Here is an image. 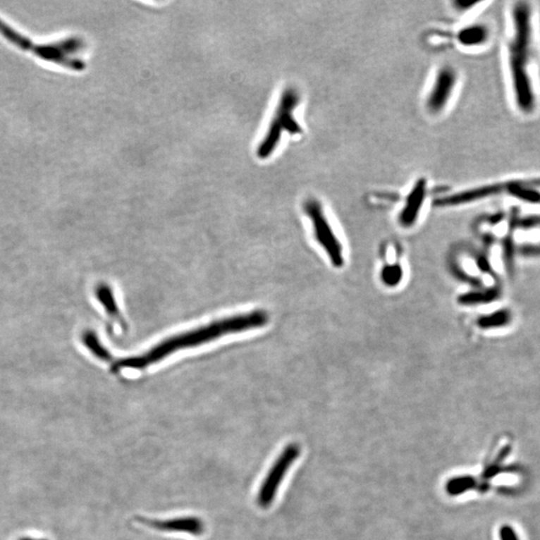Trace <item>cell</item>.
Returning a JSON list of instances; mask_svg holds the SVG:
<instances>
[{
  "label": "cell",
  "instance_id": "1",
  "mask_svg": "<svg viewBox=\"0 0 540 540\" xmlns=\"http://www.w3.org/2000/svg\"><path fill=\"white\" fill-rule=\"evenodd\" d=\"M511 30L508 43V68L516 109L524 116L537 107L534 66L536 59L534 11L529 2L518 1L511 8Z\"/></svg>",
  "mask_w": 540,
  "mask_h": 540
},
{
  "label": "cell",
  "instance_id": "2",
  "mask_svg": "<svg viewBox=\"0 0 540 540\" xmlns=\"http://www.w3.org/2000/svg\"><path fill=\"white\" fill-rule=\"evenodd\" d=\"M267 321H269V315L262 310L234 315L228 319L214 321L207 326L198 327L193 331L183 332L178 336L166 338V340L157 344L143 355L118 360L112 367L113 370L145 369L179 350L202 345L228 334L258 329L265 326Z\"/></svg>",
  "mask_w": 540,
  "mask_h": 540
},
{
  "label": "cell",
  "instance_id": "3",
  "mask_svg": "<svg viewBox=\"0 0 540 540\" xmlns=\"http://www.w3.org/2000/svg\"><path fill=\"white\" fill-rule=\"evenodd\" d=\"M0 35L18 49L31 52L42 61L59 64L74 71H82L85 62L78 57L85 44L80 37L63 38L59 42L37 43L0 18Z\"/></svg>",
  "mask_w": 540,
  "mask_h": 540
},
{
  "label": "cell",
  "instance_id": "4",
  "mask_svg": "<svg viewBox=\"0 0 540 540\" xmlns=\"http://www.w3.org/2000/svg\"><path fill=\"white\" fill-rule=\"evenodd\" d=\"M300 93L295 88L288 87L284 90L269 130L257 148V157L259 159H269L276 152L284 133L291 135L302 133V128L295 116V111L300 105Z\"/></svg>",
  "mask_w": 540,
  "mask_h": 540
},
{
  "label": "cell",
  "instance_id": "5",
  "mask_svg": "<svg viewBox=\"0 0 540 540\" xmlns=\"http://www.w3.org/2000/svg\"><path fill=\"white\" fill-rule=\"evenodd\" d=\"M305 214L312 222L313 234L317 243L329 255L333 266L341 267L344 264L343 245L327 219L321 202L315 198H308L303 205Z\"/></svg>",
  "mask_w": 540,
  "mask_h": 540
},
{
  "label": "cell",
  "instance_id": "6",
  "mask_svg": "<svg viewBox=\"0 0 540 540\" xmlns=\"http://www.w3.org/2000/svg\"><path fill=\"white\" fill-rule=\"evenodd\" d=\"M458 83V73L453 66L437 69L425 97V109L431 116H439L448 109Z\"/></svg>",
  "mask_w": 540,
  "mask_h": 540
},
{
  "label": "cell",
  "instance_id": "7",
  "mask_svg": "<svg viewBox=\"0 0 540 540\" xmlns=\"http://www.w3.org/2000/svg\"><path fill=\"white\" fill-rule=\"evenodd\" d=\"M300 453V448L297 444H289L286 446L272 465L269 474L265 477L264 484L260 486L257 496V503L260 508H267L274 503V498L278 491L279 485L281 484L288 470Z\"/></svg>",
  "mask_w": 540,
  "mask_h": 540
},
{
  "label": "cell",
  "instance_id": "8",
  "mask_svg": "<svg viewBox=\"0 0 540 540\" xmlns=\"http://www.w3.org/2000/svg\"><path fill=\"white\" fill-rule=\"evenodd\" d=\"M427 190L429 183L427 179L419 178L413 183L410 192L406 195L405 205L398 215V221L401 226L407 228L415 226L427 200Z\"/></svg>",
  "mask_w": 540,
  "mask_h": 540
},
{
  "label": "cell",
  "instance_id": "9",
  "mask_svg": "<svg viewBox=\"0 0 540 540\" xmlns=\"http://www.w3.org/2000/svg\"><path fill=\"white\" fill-rule=\"evenodd\" d=\"M491 35V30L485 23H470L458 31L456 42L465 49H479L489 43Z\"/></svg>",
  "mask_w": 540,
  "mask_h": 540
},
{
  "label": "cell",
  "instance_id": "10",
  "mask_svg": "<svg viewBox=\"0 0 540 540\" xmlns=\"http://www.w3.org/2000/svg\"><path fill=\"white\" fill-rule=\"evenodd\" d=\"M150 527L162 532H186L193 535H202L204 532V524L197 517H183L166 522H149Z\"/></svg>",
  "mask_w": 540,
  "mask_h": 540
},
{
  "label": "cell",
  "instance_id": "11",
  "mask_svg": "<svg viewBox=\"0 0 540 540\" xmlns=\"http://www.w3.org/2000/svg\"><path fill=\"white\" fill-rule=\"evenodd\" d=\"M97 295L99 298V302L104 305L105 310H106L107 314L111 317L113 321L117 324L123 326V319L121 317V312H119V308L117 307L116 298H114L113 293L109 286L102 284V286L97 288Z\"/></svg>",
  "mask_w": 540,
  "mask_h": 540
},
{
  "label": "cell",
  "instance_id": "12",
  "mask_svg": "<svg viewBox=\"0 0 540 540\" xmlns=\"http://www.w3.org/2000/svg\"><path fill=\"white\" fill-rule=\"evenodd\" d=\"M511 322V313L510 310L501 309L484 315L477 320V324L482 329H498L508 326Z\"/></svg>",
  "mask_w": 540,
  "mask_h": 540
},
{
  "label": "cell",
  "instance_id": "13",
  "mask_svg": "<svg viewBox=\"0 0 540 540\" xmlns=\"http://www.w3.org/2000/svg\"><path fill=\"white\" fill-rule=\"evenodd\" d=\"M477 487H479L477 479L465 475V477H458L449 480L446 484V491L451 496H460L463 492L475 489Z\"/></svg>",
  "mask_w": 540,
  "mask_h": 540
},
{
  "label": "cell",
  "instance_id": "14",
  "mask_svg": "<svg viewBox=\"0 0 540 540\" xmlns=\"http://www.w3.org/2000/svg\"><path fill=\"white\" fill-rule=\"evenodd\" d=\"M499 293L498 289L492 288L486 291H480V293H470L467 295H461L460 302L463 305H481V303L491 302L498 297Z\"/></svg>",
  "mask_w": 540,
  "mask_h": 540
},
{
  "label": "cell",
  "instance_id": "15",
  "mask_svg": "<svg viewBox=\"0 0 540 540\" xmlns=\"http://www.w3.org/2000/svg\"><path fill=\"white\" fill-rule=\"evenodd\" d=\"M86 348L92 351V355L97 356L102 362H111L112 356L105 348L99 343V338L92 333V332H87L85 334V338H83Z\"/></svg>",
  "mask_w": 540,
  "mask_h": 540
},
{
  "label": "cell",
  "instance_id": "16",
  "mask_svg": "<svg viewBox=\"0 0 540 540\" xmlns=\"http://www.w3.org/2000/svg\"><path fill=\"white\" fill-rule=\"evenodd\" d=\"M403 278V269L398 264L387 265L381 271V279L386 286H398Z\"/></svg>",
  "mask_w": 540,
  "mask_h": 540
},
{
  "label": "cell",
  "instance_id": "17",
  "mask_svg": "<svg viewBox=\"0 0 540 540\" xmlns=\"http://www.w3.org/2000/svg\"><path fill=\"white\" fill-rule=\"evenodd\" d=\"M453 8L455 11H460V13H467V11H472L473 7L479 4V2L467 1V0H458V1H453Z\"/></svg>",
  "mask_w": 540,
  "mask_h": 540
},
{
  "label": "cell",
  "instance_id": "18",
  "mask_svg": "<svg viewBox=\"0 0 540 540\" xmlns=\"http://www.w3.org/2000/svg\"><path fill=\"white\" fill-rule=\"evenodd\" d=\"M501 540H518L517 535H516L515 530L513 529L508 525H503L501 528Z\"/></svg>",
  "mask_w": 540,
  "mask_h": 540
}]
</instances>
